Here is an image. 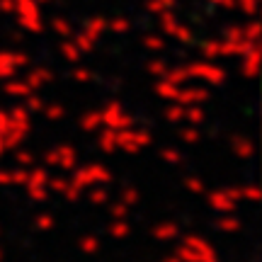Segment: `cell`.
Masks as SVG:
<instances>
[]
</instances>
